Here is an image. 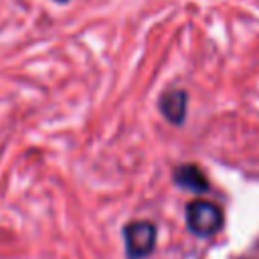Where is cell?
<instances>
[{"label": "cell", "instance_id": "1", "mask_svg": "<svg viewBox=\"0 0 259 259\" xmlns=\"http://www.w3.org/2000/svg\"><path fill=\"white\" fill-rule=\"evenodd\" d=\"M225 225V214L221 206L210 200H190L186 204V227L196 237H212Z\"/></svg>", "mask_w": 259, "mask_h": 259}, {"label": "cell", "instance_id": "2", "mask_svg": "<svg viewBox=\"0 0 259 259\" xmlns=\"http://www.w3.org/2000/svg\"><path fill=\"white\" fill-rule=\"evenodd\" d=\"M121 237L125 247V259H146L156 249L158 229L152 221H130L123 225Z\"/></svg>", "mask_w": 259, "mask_h": 259}, {"label": "cell", "instance_id": "3", "mask_svg": "<svg viewBox=\"0 0 259 259\" xmlns=\"http://www.w3.org/2000/svg\"><path fill=\"white\" fill-rule=\"evenodd\" d=\"M186 105H188V95L184 89H168L160 95L158 99V109L160 113L174 125H182L186 117Z\"/></svg>", "mask_w": 259, "mask_h": 259}, {"label": "cell", "instance_id": "4", "mask_svg": "<svg viewBox=\"0 0 259 259\" xmlns=\"http://www.w3.org/2000/svg\"><path fill=\"white\" fill-rule=\"evenodd\" d=\"M172 178H174V184L180 186V188H186L190 192H206L208 190V180L206 176L202 174V170L196 166V164H182V166H176L174 172H172Z\"/></svg>", "mask_w": 259, "mask_h": 259}, {"label": "cell", "instance_id": "5", "mask_svg": "<svg viewBox=\"0 0 259 259\" xmlns=\"http://www.w3.org/2000/svg\"><path fill=\"white\" fill-rule=\"evenodd\" d=\"M53 2H59V4H65V2H69V0H53Z\"/></svg>", "mask_w": 259, "mask_h": 259}]
</instances>
